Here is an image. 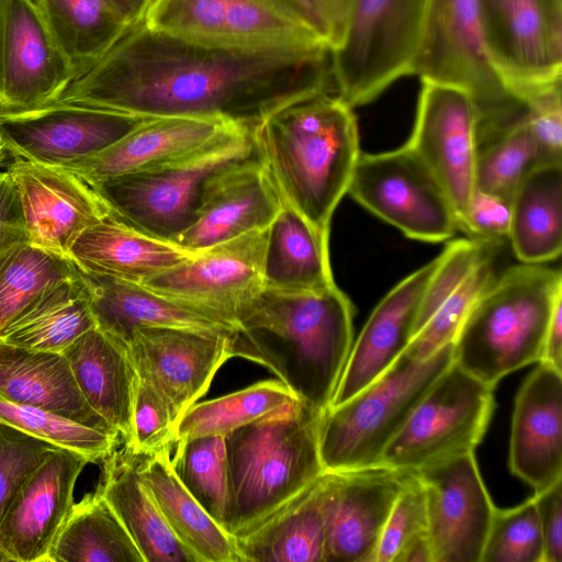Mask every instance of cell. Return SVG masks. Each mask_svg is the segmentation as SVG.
Returning a JSON list of instances; mask_svg holds the SVG:
<instances>
[{"mask_svg": "<svg viewBox=\"0 0 562 562\" xmlns=\"http://www.w3.org/2000/svg\"><path fill=\"white\" fill-rule=\"evenodd\" d=\"M334 91L331 50H240L131 24L54 102L147 117H221L250 131L280 106ZM53 103V102H52Z\"/></svg>", "mask_w": 562, "mask_h": 562, "instance_id": "obj_1", "label": "cell"}, {"mask_svg": "<svg viewBox=\"0 0 562 562\" xmlns=\"http://www.w3.org/2000/svg\"><path fill=\"white\" fill-rule=\"evenodd\" d=\"M353 312L336 284L318 291L263 289L236 318L232 357L267 368L297 401L324 413L352 347Z\"/></svg>", "mask_w": 562, "mask_h": 562, "instance_id": "obj_2", "label": "cell"}, {"mask_svg": "<svg viewBox=\"0 0 562 562\" xmlns=\"http://www.w3.org/2000/svg\"><path fill=\"white\" fill-rule=\"evenodd\" d=\"M251 137L282 202L329 233L361 154L352 108L334 91L302 97L267 115Z\"/></svg>", "mask_w": 562, "mask_h": 562, "instance_id": "obj_3", "label": "cell"}, {"mask_svg": "<svg viewBox=\"0 0 562 562\" xmlns=\"http://www.w3.org/2000/svg\"><path fill=\"white\" fill-rule=\"evenodd\" d=\"M322 414L294 400L224 436L229 535L250 530L325 473L318 442Z\"/></svg>", "mask_w": 562, "mask_h": 562, "instance_id": "obj_4", "label": "cell"}, {"mask_svg": "<svg viewBox=\"0 0 562 562\" xmlns=\"http://www.w3.org/2000/svg\"><path fill=\"white\" fill-rule=\"evenodd\" d=\"M562 274L521 263L494 279L477 299L453 340V361L492 386L508 373L539 362Z\"/></svg>", "mask_w": 562, "mask_h": 562, "instance_id": "obj_5", "label": "cell"}, {"mask_svg": "<svg viewBox=\"0 0 562 562\" xmlns=\"http://www.w3.org/2000/svg\"><path fill=\"white\" fill-rule=\"evenodd\" d=\"M453 362V342L425 360L403 352L392 367L346 402L327 408L319 424L325 472L379 465L383 450L438 376Z\"/></svg>", "mask_w": 562, "mask_h": 562, "instance_id": "obj_6", "label": "cell"}, {"mask_svg": "<svg viewBox=\"0 0 562 562\" xmlns=\"http://www.w3.org/2000/svg\"><path fill=\"white\" fill-rule=\"evenodd\" d=\"M255 156L251 131L240 126L191 157L90 187L111 217L173 243L193 223L206 182L221 170Z\"/></svg>", "mask_w": 562, "mask_h": 562, "instance_id": "obj_7", "label": "cell"}, {"mask_svg": "<svg viewBox=\"0 0 562 562\" xmlns=\"http://www.w3.org/2000/svg\"><path fill=\"white\" fill-rule=\"evenodd\" d=\"M434 0H352L340 44L331 50L335 93L351 108L412 76Z\"/></svg>", "mask_w": 562, "mask_h": 562, "instance_id": "obj_8", "label": "cell"}, {"mask_svg": "<svg viewBox=\"0 0 562 562\" xmlns=\"http://www.w3.org/2000/svg\"><path fill=\"white\" fill-rule=\"evenodd\" d=\"M412 75L468 92L480 112V137L504 128L526 110L507 91L491 61L479 0H434Z\"/></svg>", "mask_w": 562, "mask_h": 562, "instance_id": "obj_9", "label": "cell"}, {"mask_svg": "<svg viewBox=\"0 0 562 562\" xmlns=\"http://www.w3.org/2000/svg\"><path fill=\"white\" fill-rule=\"evenodd\" d=\"M144 24L156 32L220 48H328L288 0H153Z\"/></svg>", "mask_w": 562, "mask_h": 562, "instance_id": "obj_10", "label": "cell"}, {"mask_svg": "<svg viewBox=\"0 0 562 562\" xmlns=\"http://www.w3.org/2000/svg\"><path fill=\"white\" fill-rule=\"evenodd\" d=\"M494 408L493 387L454 361L438 376L382 452L380 465L415 472L474 451Z\"/></svg>", "mask_w": 562, "mask_h": 562, "instance_id": "obj_11", "label": "cell"}, {"mask_svg": "<svg viewBox=\"0 0 562 562\" xmlns=\"http://www.w3.org/2000/svg\"><path fill=\"white\" fill-rule=\"evenodd\" d=\"M347 193L413 239L443 241L459 228L445 188L407 144L379 154L361 153Z\"/></svg>", "mask_w": 562, "mask_h": 562, "instance_id": "obj_12", "label": "cell"}, {"mask_svg": "<svg viewBox=\"0 0 562 562\" xmlns=\"http://www.w3.org/2000/svg\"><path fill=\"white\" fill-rule=\"evenodd\" d=\"M491 61L524 103L562 82V0H479Z\"/></svg>", "mask_w": 562, "mask_h": 562, "instance_id": "obj_13", "label": "cell"}, {"mask_svg": "<svg viewBox=\"0 0 562 562\" xmlns=\"http://www.w3.org/2000/svg\"><path fill=\"white\" fill-rule=\"evenodd\" d=\"M267 239L268 228L251 231L200 250L140 285L234 330L238 314L265 288Z\"/></svg>", "mask_w": 562, "mask_h": 562, "instance_id": "obj_14", "label": "cell"}, {"mask_svg": "<svg viewBox=\"0 0 562 562\" xmlns=\"http://www.w3.org/2000/svg\"><path fill=\"white\" fill-rule=\"evenodd\" d=\"M149 119L53 102L30 111L0 113V138L14 158L65 168L100 154Z\"/></svg>", "mask_w": 562, "mask_h": 562, "instance_id": "obj_15", "label": "cell"}, {"mask_svg": "<svg viewBox=\"0 0 562 562\" xmlns=\"http://www.w3.org/2000/svg\"><path fill=\"white\" fill-rule=\"evenodd\" d=\"M479 122L477 105L468 92L422 80L414 130L406 144L445 188L460 229L475 190Z\"/></svg>", "mask_w": 562, "mask_h": 562, "instance_id": "obj_16", "label": "cell"}, {"mask_svg": "<svg viewBox=\"0 0 562 562\" xmlns=\"http://www.w3.org/2000/svg\"><path fill=\"white\" fill-rule=\"evenodd\" d=\"M426 498L434 562H481L494 512L474 451L414 472Z\"/></svg>", "mask_w": 562, "mask_h": 562, "instance_id": "obj_17", "label": "cell"}, {"mask_svg": "<svg viewBox=\"0 0 562 562\" xmlns=\"http://www.w3.org/2000/svg\"><path fill=\"white\" fill-rule=\"evenodd\" d=\"M411 473L379 464L324 474V562H375L384 525Z\"/></svg>", "mask_w": 562, "mask_h": 562, "instance_id": "obj_18", "label": "cell"}, {"mask_svg": "<svg viewBox=\"0 0 562 562\" xmlns=\"http://www.w3.org/2000/svg\"><path fill=\"white\" fill-rule=\"evenodd\" d=\"M87 463L85 456L56 448L27 475L0 518L2 562H49L74 505L76 481Z\"/></svg>", "mask_w": 562, "mask_h": 562, "instance_id": "obj_19", "label": "cell"}, {"mask_svg": "<svg viewBox=\"0 0 562 562\" xmlns=\"http://www.w3.org/2000/svg\"><path fill=\"white\" fill-rule=\"evenodd\" d=\"M231 334L176 327H140L124 345L139 376L168 401L178 419L210 389L232 357Z\"/></svg>", "mask_w": 562, "mask_h": 562, "instance_id": "obj_20", "label": "cell"}, {"mask_svg": "<svg viewBox=\"0 0 562 562\" xmlns=\"http://www.w3.org/2000/svg\"><path fill=\"white\" fill-rule=\"evenodd\" d=\"M0 113L54 102L75 79L74 70L32 0H2Z\"/></svg>", "mask_w": 562, "mask_h": 562, "instance_id": "obj_21", "label": "cell"}, {"mask_svg": "<svg viewBox=\"0 0 562 562\" xmlns=\"http://www.w3.org/2000/svg\"><path fill=\"white\" fill-rule=\"evenodd\" d=\"M5 171L18 191L30 243L40 248L68 257L75 239L109 215L94 190L69 170L14 158Z\"/></svg>", "mask_w": 562, "mask_h": 562, "instance_id": "obj_22", "label": "cell"}, {"mask_svg": "<svg viewBox=\"0 0 562 562\" xmlns=\"http://www.w3.org/2000/svg\"><path fill=\"white\" fill-rule=\"evenodd\" d=\"M282 200L255 157L215 173L204 186L193 223L173 244L192 252L270 226Z\"/></svg>", "mask_w": 562, "mask_h": 562, "instance_id": "obj_23", "label": "cell"}, {"mask_svg": "<svg viewBox=\"0 0 562 562\" xmlns=\"http://www.w3.org/2000/svg\"><path fill=\"white\" fill-rule=\"evenodd\" d=\"M240 126L221 117H150L100 154L64 169L91 186L175 164L206 149Z\"/></svg>", "mask_w": 562, "mask_h": 562, "instance_id": "obj_24", "label": "cell"}, {"mask_svg": "<svg viewBox=\"0 0 562 562\" xmlns=\"http://www.w3.org/2000/svg\"><path fill=\"white\" fill-rule=\"evenodd\" d=\"M437 261L438 257L404 278L375 306L351 347L329 407L369 386L406 350Z\"/></svg>", "mask_w": 562, "mask_h": 562, "instance_id": "obj_25", "label": "cell"}, {"mask_svg": "<svg viewBox=\"0 0 562 562\" xmlns=\"http://www.w3.org/2000/svg\"><path fill=\"white\" fill-rule=\"evenodd\" d=\"M509 468L535 493L562 481V372L538 362L514 405Z\"/></svg>", "mask_w": 562, "mask_h": 562, "instance_id": "obj_26", "label": "cell"}, {"mask_svg": "<svg viewBox=\"0 0 562 562\" xmlns=\"http://www.w3.org/2000/svg\"><path fill=\"white\" fill-rule=\"evenodd\" d=\"M77 272L88 294L95 326L122 345L140 327L234 331L217 319L140 284L89 272L78 266Z\"/></svg>", "mask_w": 562, "mask_h": 562, "instance_id": "obj_27", "label": "cell"}, {"mask_svg": "<svg viewBox=\"0 0 562 562\" xmlns=\"http://www.w3.org/2000/svg\"><path fill=\"white\" fill-rule=\"evenodd\" d=\"M0 396L116 432L85 400L61 352L29 349L0 339Z\"/></svg>", "mask_w": 562, "mask_h": 562, "instance_id": "obj_28", "label": "cell"}, {"mask_svg": "<svg viewBox=\"0 0 562 562\" xmlns=\"http://www.w3.org/2000/svg\"><path fill=\"white\" fill-rule=\"evenodd\" d=\"M61 353L85 400L127 445L137 372L125 346L94 326Z\"/></svg>", "mask_w": 562, "mask_h": 562, "instance_id": "obj_29", "label": "cell"}, {"mask_svg": "<svg viewBox=\"0 0 562 562\" xmlns=\"http://www.w3.org/2000/svg\"><path fill=\"white\" fill-rule=\"evenodd\" d=\"M194 254L108 215L75 239L68 257L86 271L140 284Z\"/></svg>", "mask_w": 562, "mask_h": 562, "instance_id": "obj_30", "label": "cell"}, {"mask_svg": "<svg viewBox=\"0 0 562 562\" xmlns=\"http://www.w3.org/2000/svg\"><path fill=\"white\" fill-rule=\"evenodd\" d=\"M138 457L125 447L103 462L97 491L114 510L145 562H195L169 528L137 469Z\"/></svg>", "mask_w": 562, "mask_h": 562, "instance_id": "obj_31", "label": "cell"}, {"mask_svg": "<svg viewBox=\"0 0 562 562\" xmlns=\"http://www.w3.org/2000/svg\"><path fill=\"white\" fill-rule=\"evenodd\" d=\"M171 447L137 461L140 477L169 528L195 562H240L235 539L189 493L171 464Z\"/></svg>", "mask_w": 562, "mask_h": 562, "instance_id": "obj_32", "label": "cell"}, {"mask_svg": "<svg viewBox=\"0 0 562 562\" xmlns=\"http://www.w3.org/2000/svg\"><path fill=\"white\" fill-rule=\"evenodd\" d=\"M324 474L260 524L234 537L240 562H324Z\"/></svg>", "mask_w": 562, "mask_h": 562, "instance_id": "obj_33", "label": "cell"}, {"mask_svg": "<svg viewBox=\"0 0 562 562\" xmlns=\"http://www.w3.org/2000/svg\"><path fill=\"white\" fill-rule=\"evenodd\" d=\"M328 238L329 233L317 229L282 202L281 210L268 227L263 289L318 291L336 284Z\"/></svg>", "mask_w": 562, "mask_h": 562, "instance_id": "obj_34", "label": "cell"}, {"mask_svg": "<svg viewBox=\"0 0 562 562\" xmlns=\"http://www.w3.org/2000/svg\"><path fill=\"white\" fill-rule=\"evenodd\" d=\"M510 239L522 263L554 260L562 250V162L541 164L510 199Z\"/></svg>", "mask_w": 562, "mask_h": 562, "instance_id": "obj_35", "label": "cell"}, {"mask_svg": "<svg viewBox=\"0 0 562 562\" xmlns=\"http://www.w3.org/2000/svg\"><path fill=\"white\" fill-rule=\"evenodd\" d=\"M94 326L89 297L77 272L42 292L0 330V339L29 349L61 352Z\"/></svg>", "mask_w": 562, "mask_h": 562, "instance_id": "obj_36", "label": "cell"}, {"mask_svg": "<svg viewBox=\"0 0 562 562\" xmlns=\"http://www.w3.org/2000/svg\"><path fill=\"white\" fill-rule=\"evenodd\" d=\"M75 78L94 64L128 24L110 0H32Z\"/></svg>", "mask_w": 562, "mask_h": 562, "instance_id": "obj_37", "label": "cell"}, {"mask_svg": "<svg viewBox=\"0 0 562 562\" xmlns=\"http://www.w3.org/2000/svg\"><path fill=\"white\" fill-rule=\"evenodd\" d=\"M49 562L145 561L114 510L95 491L72 505Z\"/></svg>", "mask_w": 562, "mask_h": 562, "instance_id": "obj_38", "label": "cell"}, {"mask_svg": "<svg viewBox=\"0 0 562 562\" xmlns=\"http://www.w3.org/2000/svg\"><path fill=\"white\" fill-rule=\"evenodd\" d=\"M294 400L280 380H265L210 401L196 402L176 423L173 443L225 436Z\"/></svg>", "mask_w": 562, "mask_h": 562, "instance_id": "obj_39", "label": "cell"}, {"mask_svg": "<svg viewBox=\"0 0 562 562\" xmlns=\"http://www.w3.org/2000/svg\"><path fill=\"white\" fill-rule=\"evenodd\" d=\"M173 471L182 485L227 531L229 479L224 436H209L173 443Z\"/></svg>", "mask_w": 562, "mask_h": 562, "instance_id": "obj_40", "label": "cell"}, {"mask_svg": "<svg viewBox=\"0 0 562 562\" xmlns=\"http://www.w3.org/2000/svg\"><path fill=\"white\" fill-rule=\"evenodd\" d=\"M76 273L64 255L31 243L14 249L0 267V330L42 292Z\"/></svg>", "mask_w": 562, "mask_h": 562, "instance_id": "obj_41", "label": "cell"}, {"mask_svg": "<svg viewBox=\"0 0 562 562\" xmlns=\"http://www.w3.org/2000/svg\"><path fill=\"white\" fill-rule=\"evenodd\" d=\"M541 164L538 144L524 113L479 146L475 189L510 200L519 183Z\"/></svg>", "mask_w": 562, "mask_h": 562, "instance_id": "obj_42", "label": "cell"}, {"mask_svg": "<svg viewBox=\"0 0 562 562\" xmlns=\"http://www.w3.org/2000/svg\"><path fill=\"white\" fill-rule=\"evenodd\" d=\"M0 424L14 427L59 448L76 451L89 462L103 461L115 450L120 435L76 423L52 412L0 396Z\"/></svg>", "mask_w": 562, "mask_h": 562, "instance_id": "obj_43", "label": "cell"}, {"mask_svg": "<svg viewBox=\"0 0 562 562\" xmlns=\"http://www.w3.org/2000/svg\"><path fill=\"white\" fill-rule=\"evenodd\" d=\"M481 562H543V540L533 496L513 508L496 507Z\"/></svg>", "mask_w": 562, "mask_h": 562, "instance_id": "obj_44", "label": "cell"}, {"mask_svg": "<svg viewBox=\"0 0 562 562\" xmlns=\"http://www.w3.org/2000/svg\"><path fill=\"white\" fill-rule=\"evenodd\" d=\"M494 279L490 257L435 311L404 352L413 359L425 360L453 342L470 310Z\"/></svg>", "mask_w": 562, "mask_h": 562, "instance_id": "obj_45", "label": "cell"}, {"mask_svg": "<svg viewBox=\"0 0 562 562\" xmlns=\"http://www.w3.org/2000/svg\"><path fill=\"white\" fill-rule=\"evenodd\" d=\"M485 244L486 241L474 238H461L447 245L438 256L437 266L424 294L415 335L470 274L491 257Z\"/></svg>", "mask_w": 562, "mask_h": 562, "instance_id": "obj_46", "label": "cell"}, {"mask_svg": "<svg viewBox=\"0 0 562 562\" xmlns=\"http://www.w3.org/2000/svg\"><path fill=\"white\" fill-rule=\"evenodd\" d=\"M176 423V416L165 396L137 374L132 438L124 447L136 457H145L172 446Z\"/></svg>", "mask_w": 562, "mask_h": 562, "instance_id": "obj_47", "label": "cell"}, {"mask_svg": "<svg viewBox=\"0 0 562 562\" xmlns=\"http://www.w3.org/2000/svg\"><path fill=\"white\" fill-rule=\"evenodd\" d=\"M425 533H427L425 492L420 481L412 472L389 514L375 562H395L407 544Z\"/></svg>", "mask_w": 562, "mask_h": 562, "instance_id": "obj_48", "label": "cell"}, {"mask_svg": "<svg viewBox=\"0 0 562 562\" xmlns=\"http://www.w3.org/2000/svg\"><path fill=\"white\" fill-rule=\"evenodd\" d=\"M56 448L59 447L0 424V518L22 482Z\"/></svg>", "mask_w": 562, "mask_h": 562, "instance_id": "obj_49", "label": "cell"}, {"mask_svg": "<svg viewBox=\"0 0 562 562\" xmlns=\"http://www.w3.org/2000/svg\"><path fill=\"white\" fill-rule=\"evenodd\" d=\"M525 119L538 144L542 164L562 162L561 85L524 101Z\"/></svg>", "mask_w": 562, "mask_h": 562, "instance_id": "obj_50", "label": "cell"}, {"mask_svg": "<svg viewBox=\"0 0 562 562\" xmlns=\"http://www.w3.org/2000/svg\"><path fill=\"white\" fill-rule=\"evenodd\" d=\"M509 227L510 200L475 189L461 229L470 238L492 243L508 237Z\"/></svg>", "mask_w": 562, "mask_h": 562, "instance_id": "obj_51", "label": "cell"}, {"mask_svg": "<svg viewBox=\"0 0 562 562\" xmlns=\"http://www.w3.org/2000/svg\"><path fill=\"white\" fill-rule=\"evenodd\" d=\"M330 49L341 42L352 0H288Z\"/></svg>", "mask_w": 562, "mask_h": 562, "instance_id": "obj_52", "label": "cell"}, {"mask_svg": "<svg viewBox=\"0 0 562 562\" xmlns=\"http://www.w3.org/2000/svg\"><path fill=\"white\" fill-rule=\"evenodd\" d=\"M30 243L21 203L13 181L7 171H0V267L8 256Z\"/></svg>", "mask_w": 562, "mask_h": 562, "instance_id": "obj_53", "label": "cell"}, {"mask_svg": "<svg viewBox=\"0 0 562 562\" xmlns=\"http://www.w3.org/2000/svg\"><path fill=\"white\" fill-rule=\"evenodd\" d=\"M533 497L543 540V562H562V481Z\"/></svg>", "mask_w": 562, "mask_h": 562, "instance_id": "obj_54", "label": "cell"}, {"mask_svg": "<svg viewBox=\"0 0 562 562\" xmlns=\"http://www.w3.org/2000/svg\"><path fill=\"white\" fill-rule=\"evenodd\" d=\"M539 362L547 363L562 372V299L554 306Z\"/></svg>", "mask_w": 562, "mask_h": 562, "instance_id": "obj_55", "label": "cell"}, {"mask_svg": "<svg viewBox=\"0 0 562 562\" xmlns=\"http://www.w3.org/2000/svg\"><path fill=\"white\" fill-rule=\"evenodd\" d=\"M395 562H434L432 549L427 533L407 544Z\"/></svg>", "mask_w": 562, "mask_h": 562, "instance_id": "obj_56", "label": "cell"}, {"mask_svg": "<svg viewBox=\"0 0 562 562\" xmlns=\"http://www.w3.org/2000/svg\"><path fill=\"white\" fill-rule=\"evenodd\" d=\"M128 25L144 21L153 0H110Z\"/></svg>", "mask_w": 562, "mask_h": 562, "instance_id": "obj_57", "label": "cell"}, {"mask_svg": "<svg viewBox=\"0 0 562 562\" xmlns=\"http://www.w3.org/2000/svg\"><path fill=\"white\" fill-rule=\"evenodd\" d=\"M2 40H3V4L2 0H0V58L2 50Z\"/></svg>", "mask_w": 562, "mask_h": 562, "instance_id": "obj_58", "label": "cell"}, {"mask_svg": "<svg viewBox=\"0 0 562 562\" xmlns=\"http://www.w3.org/2000/svg\"><path fill=\"white\" fill-rule=\"evenodd\" d=\"M5 155H7V150L4 148V145L0 138V165L3 162V160L5 159Z\"/></svg>", "mask_w": 562, "mask_h": 562, "instance_id": "obj_59", "label": "cell"}]
</instances>
